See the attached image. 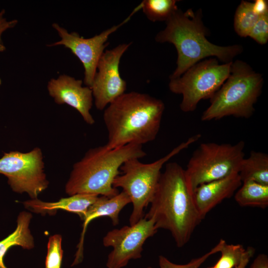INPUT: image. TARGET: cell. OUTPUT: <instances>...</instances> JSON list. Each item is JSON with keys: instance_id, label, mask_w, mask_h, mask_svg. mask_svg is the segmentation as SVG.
<instances>
[{"instance_id": "cb8c5ba5", "label": "cell", "mask_w": 268, "mask_h": 268, "mask_svg": "<svg viewBox=\"0 0 268 268\" xmlns=\"http://www.w3.org/2000/svg\"><path fill=\"white\" fill-rule=\"evenodd\" d=\"M62 241V236L59 234L50 237L47 245L45 268H61L63 256Z\"/></svg>"}, {"instance_id": "ac0fdd59", "label": "cell", "mask_w": 268, "mask_h": 268, "mask_svg": "<svg viewBox=\"0 0 268 268\" xmlns=\"http://www.w3.org/2000/svg\"><path fill=\"white\" fill-rule=\"evenodd\" d=\"M242 182L252 181L268 185V155L260 151H252L243 159L238 172Z\"/></svg>"}, {"instance_id": "7402d4cb", "label": "cell", "mask_w": 268, "mask_h": 268, "mask_svg": "<svg viewBox=\"0 0 268 268\" xmlns=\"http://www.w3.org/2000/svg\"><path fill=\"white\" fill-rule=\"evenodd\" d=\"M246 250L241 244H228L225 241L219 251L221 256L214 266L215 268H235L241 262Z\"/></svg>"}, {"instance_id": "52a82bcc", "label": "cell", "mask_w": 268, "mask_h": 268, "mask_svg": "<svg viewBox=\"0 0 268 268\" xmlns=\"http://www.w3.org/2000/svg\"><path fill=\"white\" fill-rule=\"evenodd\" d=\"M245 142H204L193 153L185 169L188 188L193 194L199 186L239 172L245 157Z\"/></svg>"}, {"instance_id": "ffe728a7", "label": "cell", "mask_w": 268, "mask_h": 268, "mask_svg": "<svg viewBox=\"0 0 268 268\" xmlns=\"http://www.w3.org/2000/svg\"><path fill=\"white\" fill-rule=\"evenodd\" d=\"M176 0H144L141 9L147 18L152 22L166 21L178 9Z\"/></svg>"}, {"instance_id": "4dcf8cb0", "label": "cell", "mask_w": 268, "mask_h": 268, "mask_svg": "<svg viewBox=\"0 0 268 268\" xmlns=\"http://www.w3.org/2000/svg\"><path fill=\"white\" fill-rule=\"evenodd\" d=\"M209 268H215V267L213 266V267H211Z\"/></svg>"}, {"instance_id": "603a6c76", "label": "cell", "mask_w": 268, "mask_h": 268, "mask_svg": "<svg viewBox=\"0 0 268 268\" xmlns=\"http://www.w3.org/2000/svg\"><path fill=\"white\" fill-rule=\"evenodd\" d=\"M225 241L220 239L217 244L209 251L202 256L193 259L186 264L180 265L172 263L165 257L160 255L158 257V264L160 268H199L200 267L211 255L219 252Z\"/></svg>"}, {"instance_id": "6da1fadb", "label": "cell", "mask_w": 268, "mask_h": 268, "mask_svg": "<svg viewBox=\"0 0 268 268\" xmlns=\"http://www.w3.org/2000/svg\"><path fill=\"white\" fill-rule=\"evenodd\" d=\"M150 204L144 217L153 219L158 230L169 231L179 248L188 243L202 220L188 188L185 169L175 162L165 164Z\"/></svg>"}, {"instance_id": "8fae6325", "label": "cell", "mask_w": 268, "mask_h": 268, "mask_svg": "<svg viewBox=\"0 0 268 268\" xmlns=\"http://www.w3.org/2000/svg\"><path fill=\"white\" fill-rule=\"evenodd\" d=\"M140 9L141 6L139 4L129 17L121 23L89 38L81 37L75 32H69L58 23H53L52 26L57 31L60 40L47 46H63L69 49L82 63L84 69V83L90 88L96 72L98 61L108 46L106 42L109 36L128 22L131 16Z\"/></svg>"}, {"instance_id": "7a4b0ae2", "label": "cell", "mask_w": 268, "mask_h": 268, "mask_svg": "<svg viewBox=\"0 0 268 268\" xmlns=\"http://www.w3.org/2000/svg\"><path fill=\"white\" fill-rule=\"evenodd\" d=\"M165 105L149 94L125 93L104 109L103 120L108 132L105 145L112 149L154 140L160 130Z\"/></svg>"}, {"instance_id": "e0dca14e", "label": "cell", "mask_w": 268, "mask_h": 268, "mask_svg": "<svg viewBox=\"0 0 268 268\" xmlns=\"http://www.w3.org/2000/svg\"><path fill=\"white\" fill-rule=\"evenodd\" d=\"M31 218L32 215L29 212H21L18 216L15 230L0 241V268H7L4 264L3 259L10 247L19 246L28 250L34 247V239L29 228Z\"/></svg>"}, {"instance_id": "9c48e42d", "label": "cell", "mask_w": 268, "mask_h": 268, "mask_svg": "<svg viewBox=\"0 0 268 268\" xmlns=\"http://www.w3.org/2000/svg\"><path fill=\"white\" fill-rule=\"evenodd\" d=\"M44 169L43 153L39 147L25 153L10 151L0 158V174L7 178L12 190L26 193L32 199H38L48 186Z\"/></svg>"}, {"instance_id": "83f0119b", "label": "cell", "mask_w": 268, "mask_h": 268, "mask_svg": "<svg viewBox=\"0 0 268 268\" xmlns=\"http://www.w3.org/2000/svg\"><path fill=\"white\" fill-rule=\"evenodd\" d=\"M250 268H268V257L265 254L258 255L252 263Z\"/></svg>"}, {"instance_id": "f546056e", "label": "cell", "mask_w": 268, "mask_h": 268, "mask_svg": "<svg viewBox=\"0 0 268 268\" xmlns=\"http://www.w3.org/2000/svg\"><path fill=\"white\" fill-rule=\"evenodd\" d=\"M1 84V79L0 77V85Z\"/></svg>"}, {"instance_id": "30bf717a", "label": "cell", "mask_w": 268, "mask_h": 268, "mask_svg": "<svg viewBox=\"0 0 268 268\" xmlns=\"http://www.w3.org/2000/svg\"><path fill=\"white\" fill-rule=\"evenodd\" d=\"M157 231L153 219L143 217L134 224L108 232L103 239V244L113 249L108 256L106 267L123 268L130 260L140 259L145 242Z\"/></svg>"}, {"instance_id": "4fadbf2b", "label": "cell", "mask_w": 268, "mask_h": 268, "mask_svg": "<svg viewBox=\"0 0 268 268\" xmlns=\"http://www.w3.org/2000/svg\"><path fill=\"white\" fill-rule=\"evenodd\" d=\"M83 81L66 74L52 78L48 81L49 95L58 104H66L77 111L87 124L92 125L95 120L90 111L93 97L91 89L82 85Z\"/></svg>"}, {"instance_id": "4316f807", "label": "cell", "mask_w": 268, "mask_h": 268, "mask_svg": "<svg viewBox=\"0 0 268 268\" xmlns=\"http://www.w3.org/2000/svg\"><path fill=\"white\" fill-rule=\"evenodd\" d=\"M254 12L259 16L268 15V2L266 0H256L253 2Z\"/></svg>"}, {"instance_id": "44dd1931", "label": "cell", "mask_w": 268, "mask_h": 268, "mask_svg": "<svg viewBox=\"0 0 268 268\" xmlns=\"http://www.w3.org/2000/svg\"><path fill=\"white\" fill-rule=\"evenodd\" d=\"M259 17L253 10V2L242 0L234 15L235 31L241 37H248Z\"/></svg>"}, {"instance_id": "9a60e30c", "label": "cell", "mask_w": 268, "mask_h": 268, "mask_svg": "<svg viewBox=\"0 0 268 268\" xmlns=\"http://www.w3.org/2000/svg\"><path fill=\"white\" fill-rule=\"evenodd\" d=\"M130 203H131L130 198L123 191L112 197L101 196L97 198L88 207L83 218L82 231L71 266L78 265L82 261L84 238L88 224L97 218L107 216L111 219L113 225H118L121 211Z\"/></svg>"}, {"instance_id": "ba28073f", "label": "cell", "mask_w": 268, "mask_h": 268, "mask_svg": "<svg viewBox=\"0 0 268 268\" xmlns=\"http://www.w3.org/2000/svg\"><path fill=\"white\" fill-rule=\"evenodd\" d=\"M232 62L219 64L216 58H209L193 65L181 76L170 78L169 90L182 95L181 111L193 112L201 100L210 99L228 78Z\"/></svg>"}, {"instance_id": "5b68a950", "label": "cell", "mask_w": 268, "mask_h": 268, "mask_svg": "<svg viewBox=\"0 0 268 268\" xmlns=\"http://www.w3.org/2000/svg\"><path fill=\"white\" fill-rule=\"evenodd\" d=\"M263 83L262 75L248 64L233 61L228 78L210 98V104L201 120H217L230 116L250 118L254 113V105L262 93Z\"/></svg>"}, {"instance_id": "5bb4252c", "label": "cell", "mask_w": 268, "mask_h": 268, "mask_svg": "<svg viewBox=\"0 0 268 268\" xmlns=\"http://www.w3.org/2000/svg\"><path fill=\"white\" fill-rule=\"evenodd\" d=\"M238 173L201 185L193 193L195 204L202 220L223 200L231 198L242 185Z\"/></svg>"}, {"instance_id": "484cf974", "label": "cell", "mask_w": 268, "mask_h": 268, "mask_svg": "<svg viewBox=\"0 0 268 268\" xmlns=\"http://www.w3.org/2000/svg\"><path fill=\"white\" fill-rule=\"evenodd\" d=\"M5 11L2 9L0 11V52H3L6 50L2 40V35L7 30L13 28L18 23L16 19L7 20L5 17Z\"/></svg>"}, {"instance_id": "d4e9b609", "label": "cell", "mask_w": 268, "mask_h": 268, "mask_svg": "<svg viewBox=\"0 0 268 268\" xmlns=\"http://www.w3.org/2000/svg\"><path fill=\"white\" fill-rule=\"evenodd\" d=\"M250 37L261 45L268 40V15L260 16L250 32Z\"/></svg>"}, {"instance_id": "2e32d148", "label": "cell", "mask_w": 268, "mask_h": 268, "mask_svg": "<svg viewBox=\"0 0 268 268\" xmlns=\"http://www.w3.org/2000/svg\"><path fill=\"white\" fill-rule=\"evenodd\" d=\"M98 197L94 195L76 194L56 202H45L36 199L26 201L24 204L37 213H54L57 210H64L77 214L83 220L87 209Z\"/></svg>"}, {"instance_id": "f1b7e54d", "label": "cell", "mask_w": 268, "mask_h": 268, "mask_svg": "<svg viewBox=\"0 0 268 268\" xmlns=\"http://www.w3.org/2000/svg\"><path fill=\"white\" fill-rule=\"evenodd\" d=\"M255 250L252 247H248L246 253L240 264L235 268H246L250 260L253 256Z\"/></svg>"}, {"instance_id": "d6986e66", "label": "cell", "mask_w": 268, "mask_h": 268, "mask_svg": "<svg viewBox=\"0 0 268 268\" xmlns=\"http://www.w3.org/2000/svg\"><path fill=\"white\" fill-rule=\"evenodd\" d=\"M234 199L241 206L265 208L268 206V185L252 181L243 182L235 192Z\"/></svg>"}, {"instance_id": "1f68e13d", "label": "cell", "mask_w": 268, "mask_h": 268, "mask_svg": "<svg viewBox=\"0 0 268 268\" xmlns=\"http://www.w3.org/2000/svg\"><path fill=\"white\" fill-rule=\"evenodd\" d=\"M146 268H152L151 267L149 266V267H147Z\"/></svg>"}, {"instance_id": "8992f818", "label": "cell", "mask_w": 268, "mask_h": 268, "mask_svg": "<svg viewBox=\"0 0 268 268\" xmlns=\"http://www.w3.org/2000/svg\"><path fill=\"white\" fill-rule=\"evenodd\" d=\"M201 137L199 134L190 137L167 154L153 162L143 163L139 159L133 158L123 163L120 169L122 174L115 178L113 186L122 189L133 204L130 225L134 224L144 217V209L150 204L154 197L163 165Z\"/></svg>"}, {"instance_id": "3957f363", "label": "cell", "mask_w": 268, "mask_h": 268, "mask_svg": "<svg viewBox=\"0 0 268 268\" xmlns=\"http://www.w3.org/2000/svg\"><path fill=\"white\" fill-rule=\"evenodd\" d=\"M166 24V27L157 34L155 40L158 43H172L176 49L177 67L170 79L181 76L206 58H215L224 64L232 62L243 50L240 45L220 46L209 41L206 37L208 30L202 21L201 9L196 12L192 9L185 12L178 9Z\"/></svg>"}, {"instance_id": "7c38bea8", "label": "cell", "mask_w": 268, "mask_h": 268, "mask_svg": "<svg viewBox=\"0 0 268 268\" xmlns=\"http://www.w3.org/2000/svg\"><path fill=\"white\" fill-rule=\"evenodd\" d=\"M131 44H122L106 50L98 61L90 88L95 107L99 110H104L125 93L127 83L120 75L119 65L121 57Z\"/></svg>"}, {"instance_id": "277c9868", "label": "cell", "mask_w": 268, "mask_h": 268, "mask_svg": "<svg viewBox=\"0 0 268 268\" xmlns=\"http://www.w3.org/2000/svg\"><path fill=\"white\" fill-rule=\"evenodd\" d=\"M142 145L130 143L108 148L105 145L89 149L75 163L66 184L69 196L90 194L112 197L119 192L113 186L115 178L120 174V167L126 161L145 156Z\"/></svg>"}]
</instances>
